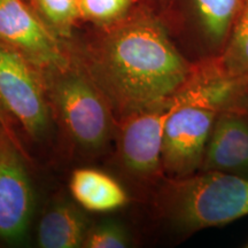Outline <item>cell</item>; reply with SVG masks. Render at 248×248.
I'll use <instances>...</instances> for the list:
<instances>
[{
    "label": "cell",
    "mask_w": 248,
    "mask_h": 248,
    "mask_svg": "<svg viewBox=\"0 0 248 248\" xmlns=\"http://www.w3.org/2000/svg\"><path fill=\"white\" fill-rule=\"evenodd\" d=\"M5 108L4 106L1 105V102H0V132L2 131V130L6 129L5 126Z\"/></svg>",
    "instance_id": "2e32d148"
},
{
    "label": "cell",
    "mask_w": 248,
    "mask_h": 248,
    "mask_svg": "<svg viewBox=\"0 0 248 248\" xmlns=\"http://www.w3.org/2000/svg\"><path fill=\"white\" fill-rule=\"evenodd\" d=\"M200 171L248 177V106L229 104L219 111Z\"/></svg>",
    "instance_id": "9c48e42d"
},
{
    "label": "cell",
    "mask_w": 248,
    "mask_h": 248,
    "mask_svg": "<svg viewBox=\"0 0 248 248\" xmlns=\"http://www.w3.org/2000/svg\"><path fill=\"white\" fill-rule=\"evenodd\" d=\"M246 247H248V243H247V245H246Z\"/></svg>",
    "instance_id": "d6986e66"
},
{
    "label": "cell",
    "mask_w": 248,
    "mask_h": 248,
    "mask_svg": "<svg viewBox=\"0 0 248 248\" xmlns=\"http://www.w3.org/2000/svg\"><path fill=\"white\" fill-rule=\"evenodd\" d=\"M43 22L59 38L68 42L79 26L78 0H27Z\"/></svg>",
    "instance_id": "4fadbf2b"
},
{
    "label": "cell",
    "mask_w": 248,
    "mask_h": 248,
    "mask_svg": "<svg viewBox=\"0 0 248 248\" xmlns=\"http://www.w3.org/2000/svg\"><path fill=\"white\" fill-rule=\"evenodd\" d=\"M0 40L42 71L68 64V43L55 35L27 0H0Z\"/></svg>",
    "instance_id": "8992f818"
},
{
    "label": "cell",
    "mask_w": 248,
    "mask_h": 248,
    "mask_svg": "<svg viewBox=\"0 0 248 248\" xmlns=\"http://www.w3.org/2000/svg\"><path fill=\"white\" fill-rule=\"evenodd\" d=\"M245 104H246V105H247V106H248V101H245Z\"/></svg>",
    "instance_id": "ac0fdd59"
},
{
    "label": "cell",
    "mask_w": 248,
    "mask_h": 248,
    "mask_svg": "<svg viewBox=\"0 0 248 248\" xmlns=\"http://www.w3.org/2000/svg\"><path fill=\"white\" fill-rule=\"evenodd\" d=\"M217 71L232 80L248 73V0H244L225 47L213 59Z\"/></svg>",
    "instance_id": "7c38bea8"
},
{
    "label": "cell",
    "mask_w": 248,
    "mask_h": 248,
    "mask_svg": "<svg viewBox=\"0 0 248 248\" xmlns=\"http://www.w3.org/2000/svg\"><path fill=\"white\" fill-rule=\"evenodd\" d=\"M175 101L176 94L168 100L132 111L120 119V156L132 175L153 181L164 175V125Z\"/></svg>",
    "instance_id": "52a82bcc"
},
{
    "label": "cell",
    "mask_w": 248,
    "mask_h": 248,
    "mask_svg": "<svg viewBox=\"0 0 248 248\" xmlns=\"http://www.w3.org/2000/svg\"><path fill=\"white\" fill-rule=\"evenodd\" d=\"M142 1L147 2V4L151 5L154 9H156V7H157V6H159L161 0H142Z\"/></svg>",
    "instance_id": "e0dca14e"
},
{
    "label": "cell",
    "mask_w": 248,
    "mask_h": 248,
    "mask_svg": "<svg viewBox=\"0 0 248 248\" xmlns=\"http://www.w3.org/2000/svg\"><path fill=\"white\" fill-rule=\"evenodd\" d=\"M141 0H78L82 22L108 26L128 15Z\"/></svg>",
    "instance_id": "5bb4252c"
},
{
    "label": "cell",
    "mask_w": 248,
    "mask_h": 248,
    "mask_svg": "<svg viewBox=\"0 0 248 248\" xmlns=\"http://www.w3.org/2000/svg\"><path fill=\"white\" fill-rule=\"evenodd\" d=\"M0 102L32 138L40 139L47 133L49 104L42 74L1 40Z\"/></svg>",
    "instance_id": "5b68a950"
},
{
    "label": "cell",
    "mask_w": 248,
    "mask_h": 248,
    "mask_svg": "<svg viewBox=\"0 0 248 248\" xmlns=\"http://www.w3.org/2000/svg\"><path fill=\"white\" fill-rule=\"evenodd\" d=\"M70 192L79 206L94 213L113 212L128 201V194L116 179L91 168L71 173Z\"/></svg>",
    "instance_id": "30bf717a"
},
{
    "label": "cell",
    "mask_w": 248,
    "mask_h": 248,
    "mask_svg": "<svg viewBox=\"0 0 248 248\" xmlns=\"http://www.w3.org/2000/svg\"><path fill=\"white\" fill-rule=\"evenodd\" d=\"M67 43L120 119L172 98L195 68L161 15L142 0L117 22L90 24Z\"/></svg>",
    "instance_id": "6da1fadb"
},
{
    "label": "cell",
    "mask_w": 248,
    "mask_h": 248,
    "mask_svg": "<svg viewBox=\"0 0 248 248\" xmlns=\"http://www.w3.org/2000/svg\"><path fill=\"white\" fill-rule=\"evenodd\" d=\"M46 97L73 140L85 150L104 147L113 131V110L84 68L68 64L42 71Z\"/></svg>",
    "instance_id": "3957f363"
},
{
    "label": "cell",
    "mask_w": 248,
    "mask_h": 248,
    "mask_svg": "<svg viewBox=\"0 0 248 248\" xmlns=\"http://www.w3.org/2000/svg\"><path fill=\"white\" fill-rule=\"evenodd\" d=\"M89 228L88 218L76 206L58 203L40 218L37 240L43 248L83 247Z\"/></svg>",
    "instance_id": "8fae6325"
},
{
    "label": "cell",
    "mask_w": 248,
    "mask_h": 248,
    "mask_svg": "<svg viewBox=\"0 0 248 248\" xmlns=\"http://www.w3.org/2000/svg\"><path fill=\"white\" fill-rule=\"evenodd\" d=\"M243 2L244 0H161L155 11L175 42L191 48L199 61L222 53Z\"/></svg>",
    "instance_id": "277c9868"
},
{
    "label": "cell",
    "mask_w": 248,
    "mask_h": 248,
    "mask_svg": "<svg viewBox=\"0 0 248 248\" xmlns=\"http://www.w3.org/2000/svg\"><path fill=\"white\" fill-rule=\"evenodd\" d=\"M129 245V234L117 222L104 221L90 226L83 247L85 248H124Z\"/></svg>",
    "instance_id": "9a60e30c"
},
{
    "label": "cell",
    "mask_w": 248,
    "mask_h": 248,
    "mask_svg": "<svg viewBox=\"0 0 248 248\" xmlns=\"http://www.w3.org/2000/svg\"><path fill=\"white\" fill-rule=\"evenodd\" d=\"M33 210L32 186L7 130L0 132V241L22 244Z\"/></svg>",
    "instance_id": "ba28073f"
},
{
    "label": "cell",
    "mask_w": 248,
    "mask_h": 248,
    "mask_svg": "<svg viewBox=\"0 0 248 248\" xmlns=\"http://www.w3.org/2000/svg\"><path fill=\"white\" fill-rule=\"evenodd\" d=\"M156 198L161 215L178 230L219 228L248 216V177L217 171L168 177Z\"/></svg>",
    "instance_id": "7a4b0ae2"
}]
</instances>
